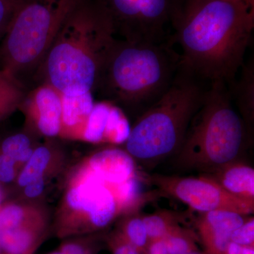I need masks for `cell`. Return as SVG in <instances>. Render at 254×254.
I'll return each mask as SVG.
<instances>
[{"label":"cell","instance_id":"1","mask_svg":"<svg viewBox=\"0 0 254 254\" xmlns=\"http://www.w3.org/2000/svg\"><path fill=\"white\" fill-rule=\"evenodd\" d=\"M170 40L181 48L180 65L208 83L227 86L245 64L254 29V2L186 0Z\"/></svg>","mask_w":254,"mask_h":254},{"label":"cell","instance_id":"7","mask_svg":"<svg viewBox=\"0 0 254 254\" xmlns=\"http://www.w3.org/2000/svg\"><path fill=\"white\" fill-rule=\"evenodd\" d=\"M61 213L55 225L61 239L99 233L126 215L115 186L100 181L83 163L70 180Z\"/></svg>","mask_w":254,"mask_h":254},{"label":"cell","instance_id":"28","mask_svg":"<svg viewBox=\"0 0 254 254\" xmlns=\"http://www.w3.org/2000/svg\"><path fill=\"white\" fill-rule=\"evenodd\" d=\"M21 3L18 0H0V36L4 34L13 15Z\"/></svg>","mask_w":254,"mask_h":254},{"label":"cell","instance_id":"4","mask_svg":"<svg viewBox=\"0 0 254 254\" xmlns=\"http://www.w3.org/2000/svg\"><path fill=\"white\" fill-rule=\"evenodd\" d=\"M250 139L226 83H209L203 103L173 156L174 164L183 171L210 173L238 160Z\"/></svg>","mask_w":254,"mask_h":254},{"label":"cell","instance_id":"36","mask_svg":"<svg viewBox=\"0 0 254 254\" xmlns=\"http://www.w3.org/2000/svg\"><path fill=\"white\" fill-rule=\"evenodd\" d=\"M0 254H1V249H0Z\"/></svg>","mask_w":254,"mask_h":254},{"label":"cell","instance_id":"9","mask_svg":"<svg viewBox=\"0 0 254 254\" xmlns=\"http://www.w3.org/2000/svg\"><path fill=\"white\" fill-rule=\"evenodd\" d=\"M141 175L143 182L156 187L161 194L176 198L200 213L227 210L245 215L254 213V203L231 194L207 175L180 177L144 173Z\"/></svg>","mask_w":254,"mask_h":254},{"label":"cell","instance_id":"16","mask_svg":"<svg viewBox=\"0 0 254 254\" xmlns=\"http://www.w3.org/2000/svg\"><path fill=\"white\" fill-rule=\"evenodd\" d=\"M22 83L17 76L0 69V122L19 109L26 97Z\"/></svg>","mask_w":254,"mask_h":254},{"label":"cell","instance_id":"23","mask_svg":"<svg viewBox=\"0 0 254 254\" xmlns=\"http://www.w3.org/2000/svg\"><path fill=\"white\" fill-rule=\"evenodd\" d=\"M131 127L123 110L112 106L105 130V142L113 144L125 143L129 136Z\"/></svg>","mask_w":254,"mask_h":254},{"label":"cell","instance_id":"27","mask_svg":"<svg viewBox=\"0 0 254 254\" xmlns=\"http://www.w3.org/2000/svg\"><path fill=\"white\" fill-rule=\"evenodd\" d=\"M18 166L12 158L0 153V182L8 184L17 178Z\"/></svg>","mask_w":254,"mask_h":254},{"label":"cell","instance_id":"35","mask_svg":"<svg viewBox=\"0 0 254 254\" xmlns=\"http://www.w3.org/2000/svg\"><path fill=\"white\" fill-rule=\"evenodd\" d=\"M1 192H0V202H1Z\"/></svg>","mask_w":254,"mask_h":254},{"label":"cell","instance_id":"19","mask_svg":"<svg viewBox=\"0 0 254 254\" xmlns=\"http://www.w3.org/2000/svg\"><path fill=\"white\" fill-rule=\"evenodd\" d=\"M142 219L149 240L163 239L180 225L177 214L168 210L142 215Z\"/></svg>","mask_w":254,"mask_h":254},{"label":"cell","instance_id":"22","mask_svg":"<svg viewBox=\"0 0 254 254\" xmlns=\"http://www.w3.org/2000/svg\"><path fill=\"white\" fill-rule=\"evenodd\" d=\"M30 137L24 133H18L6 137L0 145V153L10 157L17 165H25L34 150Z\"/></svg>","mask_w":254,"mask_h":254},{"label":"cell","instance_id":"33","mask_svg":"<svg viewBox=\"0 0 254 254\" xmlns=\"http://www.w3.org/2000/svg\"><path fill=\"white\" fill-rule=\"evenodd\" d=\"M203 254L200 253V251H199V252H192V253H190V254Z\"/></svg>","mask_w":254,"mask_h":254},{"label":"cell","instance_id":"21","mask_svg":"<svg viewBox=\"0 0 254 254\" xmlns=\"http://www.w3.org/2000/svg\"><path fill=\"white\" fill-rule=\"evenodd\" d=\"M168 254H187L199 252L198 235L191 230L179 225L163 238Z\"/></svg>","mask_w":254,"mask_h":254},{"label":"cell","instance_id":"14","mask_svg":"<svg viewBox=\"0 0 254 254\" xmlns=\"http://www.w3.org/2000/svg\"><path fill=\"white\" fill-rule=\"evenodd\" d=\"M62 127L60 136L81 140L83 127L95 103L92 93L78 95L61 94Z\"/></svg>","mask_w":254,"mask_h":254},{"label":"cell","instance_id":"3","mask_svg":"<svg viewBox=\"0 0 254 254\" xmlns=\"http://www.w3.org/2000/svg\"><path fill=\"white\" fill-rule=\"evenodd\" d=\"M171 40L160 43L117 40L100 75L104 96L138 113L168 91L180 68V54Z\"/></svg>","mask_w":254,"mask_h":254},{"label":"cell","instance_id":"6","mask_svg":"<svg viewBox=\"0 0 254 254\" xmlns=\"http://www.w3.org/2000/svg\"><path fill=\"white\" fill-rule=\"evenodd\" d=\"M81 0H28L15 11L0 49L3 69L18 73L41 64L66 18Z\"/></svg>","mask_w":254,"mask_h":254},{"label":"cell","instance_id":"10","mask_svg":"<svg viewBox=\"0 0 254 254\" xmlns=\"http://www.w3.org/2000/svg\"><path fill=\"white\" fill-rule=\"evenodd\" d=\"M48 232L47 217L38 209L21 203L0 208L1 254H33Z\"/></svg>","mask_w":254,"mask_h":254},{"label":"cell","instance_id":"12","mask_svg":"<svg viewBox=\"0 0 254 254\" xmlns=\"http://www.w3.org/2000/svg\"><path fill=\"white\" fill-rule=\"evenodd\" d=\"M83 164L100 181L110 185L123 183L139 173L131 155L116 147L95 152Z\"/></svg>","mask_w":254,"mask_h":254},{"label":"cell","instance_id":"15","mask_svg":"<svg viewBox=\"0 0 254 254\" xmlns=\"http://www.w3.org/2000/svg\"><path fill=\"white\" fill-rule=\"evenodd\" d=\"M230 96L243 119L249 133L252 136L254 115V60L244 64L241 68L240 77L229 85Z\"/></svg>","mask_w":254,"mask_h":254},{"label":"cell","instance_id":"18","mask_svg":"<svg viewBox=\"0 0 254 254\" xmlns=\"http://www.w3.org/2000/svg\"><path fill=\"white\" fill-rule=\"evenodd\" d=\"M111 108L109 103H95L83 127L81 141L91 143L105 142V130Z\"/></svg>","mask_w":254,"mask_h":254},{"label":"cell","instance_id":"11","mask_svg":"<svg viewBox=\"0 0 254 254\" xmlns=\"http://www.w3.org/2000/svg\"><path fill=\"white\" fill-rule=\"evenodd\" d=\"M22 108L31 126L43 136H60L62 127L61 93L49 84L41 86L26 94Z\"/></svg>","mask_w":254,"mask_h":254},{"label":"cell","instance_id":"32","mask_svg":"<svg viewBox=\"0 0 254 254\" xmlns=\"http://www.w3.org/2000/svg\"><path fill=\"white\" fill-rule=\"evenodd\" d=\"M48 254H61V253H60V252H59V251H58V250H57L54 251V252H50V253Z\"/></svg>","mask_w":254,"mask_h":254},{"label":"cell","instance_id":"25","mask_svg":"<svg viewBox=\"0 0 254 254\" xmlns=\"http://www.w3.org/2000/svg\"><path fill=\"white\" fill-rule=\"evenodd\" d=\"M104 237L105 243L112 254H142L117 230Z\"/></svg>","mask_w":254,"mask_h":254},{"label":"cell","instance_id":"34","mask_svg":"<svg viewBox=\"0 0 254 254\" xmlns=\"http://www.w3.org/2000/svg\"><path fill=\"white\" fill-rule=\"evenodd\" d=\"M20 2H24V1H28V0H18Z\"/></svg>","mask_w":254,"mask_h":254},{"label":"cell","instance_id":"17","mask_svg":"<svg viewBox=\"0 0 254 254\" xmlns=\"http://www.w3.org/2000/svg\"><path fill=\"white\" fill-rule=\"evenodd\" d=\"M54 157L53 148L47 145L34 148L31 158L25 164L17 175L18 186L23 188L29 182L40 177H47V173L53 165Z\"/></svg>","mask_w":254,"mask_h":254},{"label":"cell","instance_id":"5","mask_svg":"<svg viewBox=\"0 0 254 254\" xmlns=\"http://www.w3.org/2000/svg\"><path fill=\"white\" fill-rule=\"evenodd\" d=\"M180 65L166 93L137 118L125 141L126 151L145 165L174 156L183 143L207 88Z\"/></svg>","mask_w":254,"mask_h":254},{"label":"cell","instance_id":"8","mask_svg":"<svg viewBox=\"0 0 254 254\" xmlns=\"http://www.w3.org/2000/svg\"><path fill=\"white\" fill-rule=\"evenodd\" d=\"M185 1L104 0L101 4L125 41L160 43L170 39L169 26L173 27Z\"/></svg>","mask_w":254,"mask_h":254},{"label":"cell","instance_id":"31","mask_svg":"<svg viewBox=\"0 0 254 254\" xmlns=\"http://www.w3.org/2000/svg\"><path fill=\"white\" fill-rule=\"evenodd\" d=\"M223 1H245V2L253 3L254 0H223Z\"/></svg>","mask_w":254,"mask_h":254},{"label":"cell","instance_id":"24","mask_svg":"<svg viewBox=\"0 0 254 254\" xmlns=\"http://www.w3.org/2000/svg\"><path fill=\"white\" fill-rule=\"evenodd\" d=\"M97 234L68 237L58 247L62 254H98L100 238Z\"/></svg>","mask_w":254,"mask_h":254},{"label":"cell","instance_id":"30","mask_svg":"<svg viewBox=\"0 0 254 254\" xmlns=\"http://www.w3.org/2000/svg\"><path fill=\"white\" fill-rule=\"evenodd\" d=\"M143 254H168L165 241L163 239L149 240Z\"/></svg>","mask_w":254,"mask_h":254},{"label":"cell","instance_id":"2","mask_svg":"<svg viewBox=\"0 0 254 254\" xmlns=\"http://www.w3.org/2000/svg\"><path fill=\"white\" fill-rule=\"evenodd\" d=\"M101 4L81 0L66 18L40 64L43 83L61 94L92 93L117 39Z\"/></svg>","mask_w":254,"mask_h":254},{"label":"cell","instance_id":"26","mask_svg":"<svg viewBox=\"0 0 254 254\" xmlns=\"http://www.w3.org/2000/svg\"><path fill=\"white\" fill-rule=\"evenodd\" d=\"M230 240L242 247H254V218H248L240 227L232 232Z\"/></svg>","mask_w":254,"mask_h":254},{"label":"cell","instance_id":"13","mask_svg":"<svg viewBox=\"0 0 254 254\" xmlns=\"http://www.w3.org/2000/svg\"><path fill=\"white\" fill-rule=\"evenodd\" d=\"M205 175L231 194L254 203V170L240 160L220 167Z\"/></svg>","mask_w":254,"mask_h":254},{"label":"cell","instance_id":"29","mask_svg":"<svg viewBox=\"0 0 254 254\" xmlns=\"http://www.w3.org/2000/svg\"><path fill=\"white\" fill-rule=\"evenodd\" d=\"M46 187V177H40L23 187V193L28 198H38L43 193Z\"/></svg>","mask_w":254,"mask_h":254},{"label":"cell","instance_id":"20","mask_svg":"<svg viewBox=\"0 0 254 254\" xmlns=\"http://www.w3.org/2000/svg\"><path fill=\"white\" fill-rule=\"evenodd\" d=\"M127 215L123 221L120 222L117 230L123 235L125 240L134 246L143 254V250L149 242V239L142 215L136 213Z\"/></svg>","mask_w":254,"mask_h":254}]
</instances>
